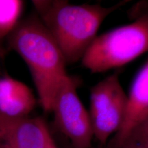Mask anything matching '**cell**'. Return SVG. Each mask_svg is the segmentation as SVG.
Masks as SVG:
<instances>
[{
  "instance_id": "cell-7",
  "label": "cell",
  "mask_w": 148,
  "mask_h": 148,
  "mask_svg": "<svg viewBox=\"0 0 148 148\" xmlns=\"http://www.w3.org/2000/svg\"><path fill=\"white\" fill-rule=\"evenodd\" d=\"M50 134L39 117L0 121V148H47Z\"/></svg>"
},
{
  "instance_id": "cell-13",
  "label": "cell",
  "mask_w": 148,
  "mask_h": 148,
  "mask_svg": "<svg viewBox=\"0 0 148 148\" xmlns=\"http://www.w3.org/2000/svg\"><path fill=\"white\" fill-rule=\"evenodd\" d=\"M103 146H102V145H100L99 147H92H92L90 148H103ZM71 148H73V147H71Z\"/></svg>"
},
{
  "instance_id": "cell-10",
  "label": "cell",
  "mask_w": 148,
  "mask_h": 148,
  "mask_svg": "<svg viewBox=\"0 0 148 148\" xmlns=\"http://www.w3.org/2000/svg\"><path fill=\"white\" fill-rule=\"evenodd\" d=\"M130 136L137 140L143 148H148V117L135 127Z\"/></svg>"
},
{
  "instance_id": "cell-3",
  "label": "cell",
  "mask_w": 148,
  "mask_h": 148,
  "mask_svg": "<svg viewBox=\"0 0 148 148\" xmlns=\"http://www.w3.org/2000/svg\"><path fill=\"white\" fill-rule=\"evenodd\" d=\"M148 52V11L132 23L97 35L81 60L93 73L125 65Z\"/></svg>"
},
{
  "instance_id": "cell-12",
  "label": "cell",
  "mask_w": 148,
  "mask_h": 148,
  "mask_svg": "<svg viewBox=\"0 0 148 148\" xmlns=\"http://www.w3.org/2000/svg\"><path fill=\"white\" fill-rule=\"evenodd\" d=\"M47 148H59L58 145H56V142L53 140V138L51 136V135H49V138H48L47 141Z\"/></svg>"
},
{
  "instance_id": "cell-9",
  "label": "cell",
  "mask_w": 148,
  "mask_h": 148,
  "mask_svg": "<svg viewBox=\"0 0 148 148\" xmlns=\"http://www.w3.org/2000/svg\"><path fill=\"white\" fill-rule=\"evenodd\" d=\"M24 8L21 0H0V45L19 23Z\"/></svg>"
},
{
  "instance_id": "cell-11",
  "label": "cell",
  "mask_w": 148,
  "mask_h": 148,
  "mask_svg": "<svg viewBox=\"0 0 148 148\" xmlns=\"http://www.w3.org/2000/svg\"><path fill=\"white\" fill-rule=\"evenodd\" d=\"M120 148H143V147L138 143L137 140L132 136H129Z\"/></svg>"
},
{
  "instance_id": "cell-5",
  "label": "cell",
  "mask_w": 148,
  "mask_h": 148,
  "mask_svg": "<svg viewBox=\"0 0 148 148\" xmlns=\"http://www.w3.org/2000/svg\"><path fill=\"white\" fill-rule=\"evenodd\" d=\"M77 79L69 75L59 86L51 108L56 126L69 138L73 148H90L94 138L88 111L78 95Z\"/></svg>"
},
{
  "instance_id": "cell-1",
  "label": "cell",
  "mask_w": 148,
  "mask_h": 148,
  "mask_svg": "<svg viewBox=\"0 0 148 148\" xmlns=\"http://www.w3.org/2000/svg\"><path fill=\"white\" fill-rule=\"evenodd\" d=\"M127 2L103 6L99 3L73 5L62 0L32 1L37 16L56 42L66 64L81 61L103 21Z\"/></svg>"
},
{
  "instance_id": "cell-4",
  "label": "cell",
  "mask_w": 148,
  "mask_h": 148,
  "mask_svg": "<svg viewBox=\"0 0 148 148\" xmlns=\"http://www.w3.org/2000/svg\"><path fill=\"white\" fill-rule=\"evenodd\" d=\"M127 103V95L118 73L109 75L92 88L88 112L94 137L100 145H106L111 135L121 127Z\"/></svg>"
},
{
  "instance_id": "cell-6",
  "label": "cell",
  "mask_w": 148,
  "mask_h": 148,
  "mask_svg": "<svg viewBox=\"0 0 148 148\" xmlns=\"http://www.w3.org/2000/svg\"><path fill=\"white\" fill-rule=\"evenodd\" d=\"M148 117V60L135 77L127 95L121 127L109 141L108 148H120L135 127Z\"/></svg>"
},
{
  "instance_id": "cell-2",
  "label": "cell",
  "mask_w": 148,
  "mask_h": 148,
  "mask_svg": "<svg viewBox=\"0 0 148 148\" xmlns=\"http://www.w3.org/2000/svg\"><path fill=\"white\" fill-rule=\"evenodd\" d=\"M7 41L28 66L42 109L51 112L56 93L68 75L56 42L36 14L21 20Z\"/></svg>"
},
{
  "instance_id": "cell-8",
  "label": "cell",
  "mask_w": 148,
  "mask_h": 148,
  "mask_svg": "<svg viewBox=\"0 0 148 148\" xmlns=\"http://www.w3.org/2000/svg\"><path fill=\"white\" fill-rule=\"evenodd\" d=\"M36 104V97L26 84L8 75L0 77V121L29 117Z\"/></svg>"
}]
</instances>
